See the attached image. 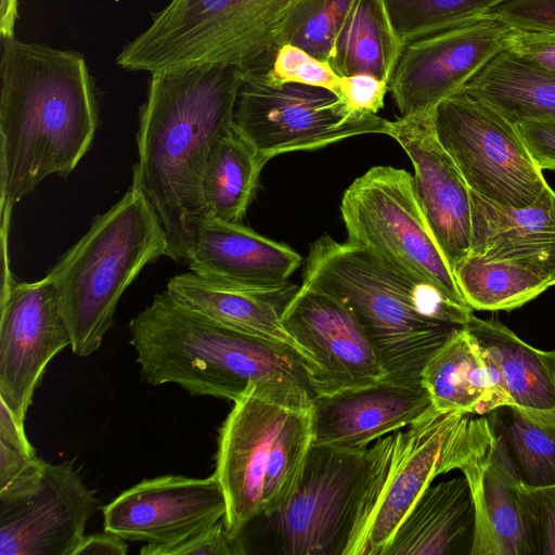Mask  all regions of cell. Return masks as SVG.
Listing matches in <instances>:
<instances>
[{
	"label": "cell",
	"mask_w": 555,
	"mask_h": 555,
	"mask_svg": "<svg viewBox=\"0 0 555 555\" xmlns=\"http://www.w3.org/2000/svg\"><path fill=\"white\" fill-rule=\"evenodd\" d=\"M0 94L1 244L13 207L47 177H67L99 124L93 78L80 53L15 37L2 40Z\"/></svg>",
	"instance_id": "6da1fadb"
},
{
	"label": "cell",
	"mask_w": 555,
	"mask_h": 555,
	"mask_svg": "<svg viewBox=\"0 0 555 555\" xmlns=\"http://www.w3.org/2000/svg\"><path fill=\"white\" fill-rule=\"evenodd\" d=\"M245 72L206 65L153 73L141 106L134 178L166 232L175 261H185L206 217L203 176L216 142L233 129Z\"/></svg>",
	"instance_id": "7a4b0ae2"
},
{
	"label": "cell",
	"mask_w": 555,
	"mask_h": 555,
	"mask_svg": "<svg viewBox=\"0 0 555 555\" xmlns=\"http://www.w3.org/2000/svg\"><path fill=\"white\" fill-rule=\"evenodd\" d=\"M327 293L357 315L387 371L386 380L421 383L430 357L473 317L436 285L346 241L311 245L302 284Z\"/></svg>",
	"instance_id": "3957f363"
},
{
	"label": "cell",
	"mask_w": 555,
	"mask_h": 555,
	"mask_svg": "<svg viewBox=\"0 0 555 555\" xmlns=\"http://www.w3.org/2000/svg\"><path fill=\"white\" fill-rule=\"evenodd\" d=\"M142 378L234 402L250 385L312 393L310 367L293 349L222 324L167 289L129 324Z\"/></svg>",
	"instance_id": "277c9868"
},
{
	"label": "cell",
	"mask_w": 555,
	"mask_h": 555,
	"mask_svg": "<svg viewBox=\"0 0 555 555\" xmlns=\"http://www.w3.org/2000/svg\"><path fill=\"white\" fill-rule=\"evenodd\" d=\"M168 253L163 224L132 178L125 195L93 219L46 275L55 286L76 356L100 348L127 287Z\"/></svg>",
	"instance_id": "5b68a950"
},
{
	"label": "cell",
	"mask_w": 555,
	"mask_h": 555,
	"mask_svg": "<svg viewBox=\"0 0 555 555\" xmlns=\"http://www.w3.org/2000/svg\"><path fill=\"white\" fill-rule=\"evenodd\" d=\"M302 0H171L116 57L128 70L160 73L206 65L266 73Z\"/></svg>",
	"instance_id": "8992f818"
},
{
	"label": "cell",
	"mask_w": 555,
	"mask_h": 555,
	"mask_svg": "<svg viewBox=\"0 0 555 555\" xmlns=\"http://www.w3.org/2000/svg\"><path fill=\"white\" fill-rule=\"evenodd\" d=\"M465 413L433 405L408 429L366 449L365 467L343 555H385L398 526L423 491L446 474L449 441Z\"/></svg>",
	"instance_id": "52a82bcc"
},
{
	"label": "cell",
	"mask_w": 555,
	"mask_h": 555,
	"mask_svg": "<svg viewBox=\"0 0 555 555\" xmlns=\"http://www.w3.org/2000/svg\"><path fill=\"white\" fill-rule=\"evenodd\" d=\"M233 127L267 164L280 154L317 150L352 137L389 135L390 120L353 112L326 89L278 83L266 73L245 72Z\"/></svg>",
	"instance_id": "ba28073f"
},
{
	"label": "cell",
	"mask_w": 555,
	"mask_h": 555,
	"mask_svg": "<svg viewBox=\"0 0 555 555\" xmlns=\"http://www.w3.org/2000/svg\"><path fill=\"white\" fill-rule=\"evenodd\" d=\"M340 212L349 243L467 305L427 223L408 171L390 166L370 168L344 192Z\"/></svg>",
	"instance_id": "9c48e42d"
},
{
	"label": "cell",
	"mask_w": 555,
	"mask_h": 555,
	"mask_svg": "<svg viewBox=\"0 0 555 555\" xmlns=\"http://www.w3.org/2000/svg\"><path fill=\"white\" fill-rule=\"evenodd\" d=\"M433 125L468 189L480 197L524 208L538 202L551 188L517 127L465 91L436 106Z\"/></svg>",
	"instance_id": "30bf717a"
},
{
	"label": "cell",
	"mask_w": 555,
	"mask_h": 555,
	"mask_svg": "<svg viewBox=\"0 0 555 555\" xmlns=\"http://www.w3.org/2000/svg\"><path fill=\"white\" fill-rule=\"evenodd\" d=\"M314 396L250 385L233 402L219 429L214 475L227 503L224 525L232 538L263 514L266 472L276 439L294 409Z\"/></svg>",
	"instance_id": "8fae6325"
},
{
	"label": "cell",
	"mask_w": 555,
	"mask_h": 555,
	"mask_svg": "<svg viewBox=\"0 0 555 555\" xmlns=\"http://www.w3.org/2000/svg\"><path fill=\"white\" fill-rule=\"evenodd\" d=\"M366 450L310 448L300 480L269 517L285 555H343L360 493Z\"/></svg>",
	"instance_id": "7c38bea8"
},
{
	"label": "cell",
	"mask_w": 555,
	"mask_h": 555,
	"mask_svg": "<svg viewBox=\"0 0 555 555\" xmlns=\"http://www.w3.org/2000/svg\"><path fill=\"white\" fill-rule=\"evenodd\" d=\"M0 308V400L24 424L47 365L72 339L47 276L17 282L3 269Z\"/></svg>",
	"instance_id": "4fadbf2b"
},
{
	"label": "cell",
	"mask_w": 555,
	"mask_h": 555,
	"mask_svg": "<svg viewBox=\"0 0 555 555\" xmlns=\"http://www.w3.org/2000/svg\"><path fill=\"white\" fill-rule=\"evenodd\" d=\"M513 27L488 15L404 46L388 83L401 117L434 112L507 50Z\"/></svg>",
	"instance_id": "5bb4252c"
},
{
	"label": "cell",
	"mask_w": 555,
	"mask_h": 555,
	"mask_svg": "<svg viewBox=\"0 0 555 555\" xmlns=\"http://www.w3.org/2000/svg\"><path fill=\"white\" fill-rule=\"evenodd\" d=\"M99 508L73 462L44 461L30 482L0 495V555H73Z\"/></svg>",
	"instance_id": "9a60e30c"
},
{
	"label": "cell",
	"mask_w": 555,
	"mask_h": 555,
	"mask_svg": "<svg viewBox=\"0 0 555 555\" xmlns=\"http://www.w3.org/2000/svg\"><path fill=\"white\" fill-rule=\"evenodd\" d=\"M288 334L314 359L317 395L386 380L387 371L357 315L334 296L301 285L281 310Z\"/></svg>",
	"instance_id": "2e32d148"
},
{
	"label": "cell",
	"mask_w": 555,
	"mask_h": 555,
	"mask_svg": "<svg viewBox=\"0 0 555 555\" xmlns=\"http://www.w3.org/2000/svg\"><path fill=\"white\" fill-rule=\"evenodd\" d=\"M454 469L467 479L476 508L472 555H534L520 485L499 457L486 415H467L452 441Z\"/></svg>",
	"instance_id": "e0dca14e"
},
{
	"label": "cell",
	"mask_w": 555,
	"mask_h": 555,
	"mask_svg": "<svg viewBox=\"0 0 555 555\" xmlns=\"http://www.w3.org/2000/svg\"><path fill=\"white\" fill-rule=\"evenodd\" d=\"M102 512L104 530L126 541L168 545L223 519L227 503L215 475H165L144 479L122 491Z\"/></svg>",
	"instance_id": "ac0fdd59"
},
{
	"label": "cell",
	"mask_w": 555,
	"mask_h": 555,
	"mask_svg": "<svg viewBox=\"0 0 555 555\" xmlns=\"http://www.w3.org/2000/svg\"><path fill=\"white\" fill-rule=\"evenodd\" d=\"M389 137L412 162L417 201L452 270L470 250L469 189L436 137L433 112L390 121Z\"/></svg>",
	"instance_id": "d6986e66"
},
{
	"label": "cell",
	"mask_w": 555,
	"mask_h": 555,
	"mask_svg": "<svg viewBox=\"0 0 555 555\" xmlns=\"http://www.w3.org/2000/svg\"><path fill=\"white\" fill-rule=\"evenodd\" d=\"M289 246L242 223L205 217L185 262L196 274L272 298L294 289L289 276L301 264Z\"/></svg>",
	"instance_id": "ffe728a7"
},
{
	"label": "cell",
	"mask_w": 555,
	"mask_h": 555,
	"mask_svg": "<svg viewBox=\"0 0 555 555\" xmlns=\"http://www.w3.org/2000/svg\"><path fill=\"white\" fill-rule=\"evenodd\" d=\"M431 405L421 383L384 380L317 395L312 400L313 444L366 450L374 440L411 425Z\"/></svg>",
	"instance_id": "44dd1931"
},
{
	"label": "cell",
	"mask_w": 555,
	"mask_h": 555,
	"mask_svg": "<svg viewBox=\"0 0 555 555\" xmlns=\"http://www.w3.org/2000/svg\"><path fill=\"white\" fill-rule=\"evenodd\" d=\"M470 254L525 267L555 285V191L529 207H506L470 191Z\"/></svg>",
	"instance_id": "7402d4cb"
},
{
	"label": "cell",
	"mask_w": 555,
	"mask_h": 555,
	"mask_svg": "<svg viewBox=\"0 0 555 555\" xmlns=\"http://www.w3.org/2000/svg\"><path fill=\"white\" fill-rule=\"evenodd\" d=\"M476 508L465 476L429 485L395 531L385 555H472Z\"/></svg>",
	"instance_id": "603a6c76"
},
{
	"label": "cell",
	"mask_w": 555,
	"mask_h": 555,
	"mask_svg": "<svg viewBox=\"0 0 555 555\" xmlns=\"http://www.w3.org/2000/svg\"><path fill=\"white\" fill-rule=\"evenodd\" d=\"M421 384L441 412L486 415L509 404L498 369L466 327L430 357Z\"/></svg>",
	"instance_id": "cb8c5ba5"
},
{
	"label": "cell",
	"mask_w": 555,
	"mask_h": 555,
	"mask_svg": "<svg viewBox=\"0 0 555 555\" xmlns=\"http://www.w3.org/2000/svg\"><path fill=\"white\" fill-rule=\"evenodd\" d=\"M167 291L222 324L293 349L309 365L310 383L317 375V362L288 334L270 297L192 271L172 276Z\"/></svg>",
	"instance_id": "d4e9b609"
},
{
	"label": "cell",
	"mask_w": 555,
	"mask_h": 555,
	"mask_svg": "<svg viewBox=\"0 0 555 555\" xmlns=\"http://www.w3.org/2000/svg\"><path fill=\"white\" fill-rule=\"evenodd\" d=\"M465 327L498 369L509 404L555 412V378L547 351L528 345L495 320L473 314Z\"/></svg>",
	"instance_id": "484cf974"
},
{
	"label": "cell",
	"mask_w": 555,
	"mask_h": 555,
	"mask_svg": "<svg viewBox=\"0 0 555 555\" xmlns=\"http://www.w3.org/2000/svg\"><path fill=\"white\" fill-rule=\"evenodd\" d=\"M486 417L499 457L521 487L555 486V412L505 404Z\"/></svg>",
	"instance_id": "4316f807"
},
{
	"label": "cell",
	"mask_w": 555,
	"mask_h": 555,
	"mask_svg": "<svg viewBox=\"0 0 555 555\" xmlns=\"http://www.w3.org/2000/svg\"><path fill=\"white\" fill-rule=\"evenodd\" d=\"M514 125L530 118H555V74L505 50L465 86Z\"/></svg>",
	"instance_id": "83f0119b"
},
{
	"label": "cell",
	"mask_w": 555,
	"mask_h": 555,
	"mask_svg": "<svg viewBox=\"0 0 555 555\" xmlns=\"http://www.w3.org/2000/svg\"><path fill=\"white\" fill-rule=\"evenodd\" d=\"M403 48L384 0H353L327 63L340 77L371 74L389 83Z\"/></svg>",
	"instance_id": "f1b7e54d"
},
{
	"label": "cell",
	"mask_w": 555,
	"mask_h": 555,
	"mask_svg": "<svg viewBox=\"0 0 555 555\" xmlns=\"http://www.w3.org/2000/svg\"><path fill=\"white\" fill-rule=\"evenodd\" d=\"M264 165L234 127L220 138L210 151L203 176L206 217L241 223Z\"/></svg>",
	"instance_id": "f546056e"
},
{
	"label": "cell",
	"mask_w": 555,
	"mask_h": 555,
	"mask_svg": "<svg viewBox=\"0 0 555 555\" xmlns=\"http://www.w3.org/2000/svg\"><path fill=\"white\" fill-rule=\"evenodd\" d=\"M452 272L464 300L473 310L509 311L551 287L547 280L525 267L470 253Z\"/></svg>",
	"instance_id": "4dcf8cb0"
},
{
	"label": "cell",
	"mask_w": 555,
	"mask_h": 555,
	"mask_svg": "<svg viewBox=\"0 0 555 555\" xmlns=\"http://www.w3.org/2000/svg\"><path fill=\"white\" fill-rule=\"evenodd\" d=\"M313 444L312 404L293 410L283 426L264 477L263 514L276 513L296 489Z\"/></svg>",
	"instance_id": "1f68e13d"
},
{
	"label": "cell",
	"mask_w": 555,
	"mask_h": 555,
	"mask_svg": "<svg viewBox=\"0 0 555 555\" xmlns=\"http://www.w3.org/2000/svg\"><path fill=\"white\" fill-rule=\"evenodd\" d=\"M509 0H384L390 23L403 42L490 15Z\"/></svg>",
	"instance_id": "d6a6232c"
},
{
	"label": "cell",
	"mask_w": 555,
	"mask_h": 555,
	"mask_svg": "<svg viewBox=\"0 0 555 555\" xmlns=\"http://www.w3.org/2000/svg\"><path fill=\"white\" fill-rule=\"evenodd\" d=\"M266 74L278 83L294 82L323 88L340 98L341 77L328 63L293 44L286 43L280 48L271 69Z\"/></svg>",
	"instance_id": "836d02e7"
},
{
	"label": "cell",
	"mask_w": 555,
	"mask_h": 555,
	"mask_svg": "<svg viewBox=\"0 0 555 555\" xmlns=\"http://www.w3.org/2000/svg\"><path fill=\"white\" fill-rule=\"evenodd\" d=\"M245 553L241 537H230L223 519L179 543L146 544L140 551L142 555H238Z\"/></svg>",
	"instance_id": "e575fe53"
},
{
	"label": "cell",
	"mask_w": 555,
	"mask_h": 555,
	"mask_svg": "<svg viewBox=\"0 0 555 555\" xmlns=\"http://www.w3.org/2000/svg\"><path fill=\"white\" fill-rule=\"evenodd\" d=\"M520 491L531 520L534 555H555V486H520Z\"/></svg>",
	"instance_id": "d590c367"
},
{
	"label": "cell",
	"mask_w": 555,
	"mask_h": 555,
	"mask_svg": "<svg viewBox=\"0 0 555 555\" xmlns=\"http://www.w3.org/2000/svg\"><path fill=\"white\" fill-rule=\"evenodd\" d=\"M491 15L515 29L555 34V0H509Z\"/></svg>",
	"instance_id": "8d00e7d4"
},
{
	"label": "cell",
	"mask_w": 555,
	"mask_h": 555,
	"mask_svg": "<svg viewBox=\"0 0 555 555\" xmlns=\"http://www.w3.org/2000/svg\"><path fill=\"white\" fill-rule=\"evenodd\" d=\"M388 91V82L371 74L341 77L340 99L353 112L377 114Z\"/></svg>",
	"instance_id": "74e56055"
},
{
	"label": "cell",
	"mask_w": 555,
	"mask_h": 555,
	"mask_svg": "<svg viewBox=\"0 0 555 555\" xmlns=\"http://www.w3.org/2000/svg\"><path fill=\"white\" fill-rule=\"evenodd\" d=\"M507 51L517 57L555 74V34L513 28Z\"/></svg>",
	"instance_id": "f35d334b"
},
{
	"label": "cell",
	"mask_w": 555,
	"mask_h": 555,
	"mask_svg": "<svg viewBox=\"0 0 555 555\" xmlns=\"http://www.w3.org/2000/svg\"><path fill=\"white\" fill-rule=\"evenodd\" d=\"M44 461L0 441V495L27 485L42 470Z\"/></svg>",
	"instance_id": "ab89813d"
},
{
	"label": "cell",
	"mask_w": 555,
	"mask_h": 555,
	"mask_svg": "<svg viewBox=\"0 0 555 555\" xmlns=\"http://www.w3.org/2000/svg\"><path fill=\"white\" fill-rule=\"evenodd\" d=\"M541 170H555V118H530L515 125Z\"/></svg>",
	"instance_id": "60d3db41"
},
{
	"label": "cell",
	"mask_w": 555,
	"mask_h": 555,
	"mask_svg": "<svg viewBox=\"0 0 555 555\" xmlns=\"http://www.w3.org/2000/svg\"><path fill=\"white\" fill-rule=\"evenodd\" d=\"M128 544L118 534L104 530L82 538L73 555H126Z\"/></svg>",
	"instance_id": "b9f144b4"
},
{
	"label": "cell",
	"mask_w": 555,
	"mask_h": 555,
	"mask_svg": "<svg viewBox=\"0 0 555 555\" xmlns=\"http://www.w3.org/2000/svg\"><path fill=\"white\" fill-rule=\"evenodd\" d=\"M0 441L30 456H37L29 443L24 424L20 423L7 404L0 400Z\"/></svg>",
	"instance_id": "7bdbcfd3"
},
{
	"label": "cell",
	"mask_w": 555,
	"mask_h": 555,
	"mask_svg": "<svg viewBox=\"0 0 555 555\" xmlns=\"http://www.w3.org/2000/svg\"><path fill=\"white\" fill-rule=\"evenodd\" d=\"M18 16V0H1L0 7V35L1 40L14 36L15 23Z\"/></svg>",
	"instance_id": "ee69618b"
},
{
	"label": "cell",
	"mask_w": 555,
	"mask_h": 555,
	"mask_svg": "<svg viewBox=\"0 0 555 555\" xmlns=\"http://www.w3.org/2000/svg\"><path fill=\"white\" fill-rule=\"evenodd\" d=\"M550 363L553 370L554 378H555V349L552 351H547Z\"/></svg>",
	"instance_id": "f6af8a7d"
}]
</instances>
